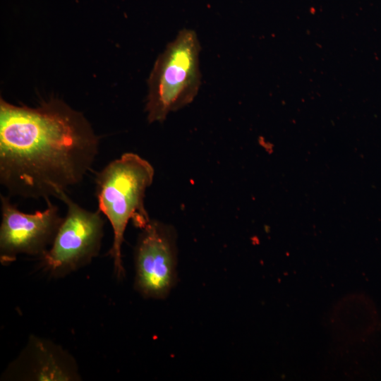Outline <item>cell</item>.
I'll list each match as a JSON object with an SVG mask.
<instances>
[{
  "label": "cell",
  "instance_id": "8",
  "mask_svg": "<svg viewBox=\"0 0 381 381\" xmlns=\"http://www.w3.org/2000/svg\"><path fill=\"white\" fill-rule=\"evenodd\" d=\"M378 315L373 302L359 294L346 295L334 306L330 325L334 336L344 342H356L376 329Z\"/></svg>",
  "mask_w": 381,
  "mask_h": 381
},
{
  "label": "cell",
  "instance_id": "5",
  "mask_svg": "<svg viewBox=\"0 0 381 381\" xmlns=\"http://www.w3.org/2000/svg\"><path fill=\"white\" fill-rule=\"evenodd\" d=\"M135 289L145 298L164 299L176 282L177 247L171 225L156 219L141 229L135 248Z\"/></svg>",
  "mask_w": 381,
  "mask_h": 381
},
{
  "label": "cell",
  "instance_id": "2",
  "mask_svg": "<svg viewBox=\"0 0 381 381\" xmlns=\"http://www.w3.org/2000/svg\"><path fill=\"white\" fill-rule=\"evenodd\" d=\"M154 175L152 164L133 152L123 153L96 174L98 210L107 218L113 229V244L109 254L113 258L118 279H122L125 274L121 248L129 221L141 229L151 219L145 207V198Z\"/></svg>",
  "mask_w": 381,
  "mask_h": 381
},
{
  "label": "cell",
  "instance_id": "3",
  "mask_svg": "<svg viewBox=\"0 0 381 381\" xmlns=\"http://www.w3.org/2000/svg\"><path fill=\"white\" fill-rule=\"evenodd\" d=\"M200 51L196 32L185 28L158 56L148 80L145 111L150 123L164 121L195 99L201 84Z\"/></svg>",
  "mask_w": 381,
  "mask_h": 381
},
{
  "label": "cell",
  "instance_id": "4",
  "mask_svg": "<svg viewBox=\"0 0 381 381\" xmlns=\"http://www.w3.org/2000/svg\"><path fill=\"white\" fill-rule=\"evenodd\" d=\"M58 199L66 205L67 212L52 246L40 258L44 270L54 278L87 265L99 255L104 225L98 209L90 211L82 207L66 191Z\"/></svg>",
  "mask_w": 381,
  "mask_h": 381
},
{
  "label": "cell",
  "instance_id": "6",
  "mask_svg": "<svg viewBox=\"0 0 381 381\" xmlns=\"http://www.w3.org/2000/svg\"><path fill=\"white\" fill-rule=\"evenodd\" d=\"M0 262H13L20 254L42 257L63 221L57 205L47 199L46 208L34 213L19 210L11 196L1 195Z\"/></svg>",
  "mask_w": 381,
  "mask_h": 381
},
{
  "label": "cell",
  "instance_id": "1",
  "mask_svg": "<svg viewBox=\"0 0 381 381\" xmlns=\"http://www.w3.org/2000/svg\"><path fill=\"white\" fill-rule=\"evenodd\" d=\"M99 147L83 114L61 100L35 108L0 100V183L9 196L58 198L84 179Z\"/></svg>",
  "mask_w": 381,
  "mask_h": 381
},
{
  "label": "cell",
  "instance_id": "7",
  "mask_svg": "<svg viewBox=\"0 0 381 381\" xmlns=\"http://www.w3.org/2000/svg\"><path fill=\"white\" fill-rule=\"evenodd\" d=\"M3 377L21 380H80L73 358L60 346L32 337Z\"/></svg>",
  "mask_w": 381,
  "mask_h": 381
}]
</instances>
